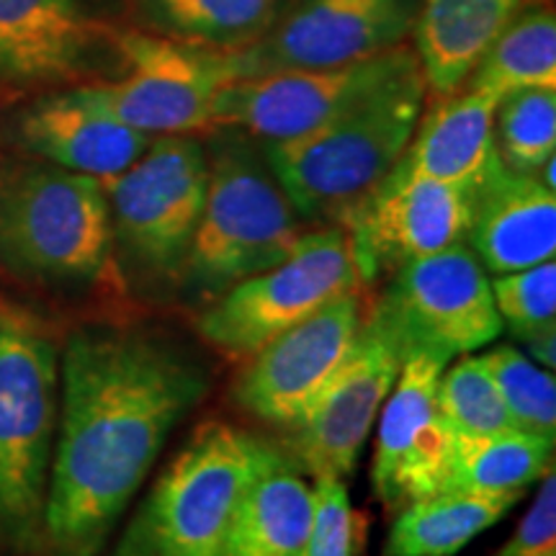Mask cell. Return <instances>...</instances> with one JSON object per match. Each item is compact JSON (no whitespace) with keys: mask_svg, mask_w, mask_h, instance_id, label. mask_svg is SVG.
I'll return each mask as SVG.
<instances>
[{"mask_svg":"<svg viewBox=\"0 0 556 556\" xmlns=\"http://www.w3.org/2000/svg\"><path fill=\"white\" fill-rule=\"evenodd\" d=\"M206 150L208 184L178 294L201 309L289 255L307 229L253 137L232 127Z\"/></svg>","mask_w":556,"mask_h":556,"instance_id":"3957f363","label":"cell"},{"mask_svg":"<svg viewBox=\"0 0 556 556\" xmlns=\"http://www.w3.org/2000/svg\"><path fill=\"white\" fill-rule=\"evenodd\" d=\"M361 287L345 229H307L289 255L208 302L199 315V336L214 351L248 358L332 299Z\"/></svg>","mask_w":556,"mask_h":556,"instance_id":"9c48e42d","label":"cell"},{"mask_svg":"<svg viewBox=\"0 0 556 556\" xmlns=\"http://www.w3.org/2000/svg\"><path fill=\"white\" fill-rule=\"evenodd\" d=\"M206 184V148L191 135L155 137L127 170L103 184L111 255L131 289L178 296Z\"/></svg>","mask_w":556,"mask_h":556,"instance_id":"277c9868","label":"cell"},{"mask_svg":"<svg viewBox=\"0 0 556 556\" xmlns=\"http://www.w3.org/2000/svg\"><path fill=\"white\" fill-rule=\"evenodd\" d=\"M475 197L397 163L343 225L361 283L389 278L407 263L462 245L469 238Z\"/></svg>","mask_w":556,"mask_h":556,"instance_id":"4fadbf2b","label":"cell"},{"mask_svg":"<svg viewBox=\"0 0 556 556\" xmlns=\"http://www.w3.org/2000/svg\"><path fill=\"white\" fill-rule=\"evenodd\" d=\"M116 45L129 73L114 83L75 88L80 101L150 137L214 127L217 93L235 80L229 50L142 31L122 34Z\"/></svg>","mask_w":556,"mask_h":556,"instance_id":"30bf717a","label":"cell"},{"mask_svg":"<svg viewBox=\"0 0 556 556\" xmlns=\"http://www.w3.org/2000/svg\"><path fill=\"white\" fill-rule=\"evenodd\" d=\"M413 26V0H299L261 39L229 50V65L235 80L351 65L400 47Z\"/></svg>","mask_w":556,"mask_h":556,"instance_id":"8fae6325","label":"cell"},{"mask_svg":"<svg viewBox=\"0 0 556 556\" xmlns=\"http://www.w3.org/2000/svg\"><path fill=\"white\" fill-rule=\"evenodd\" d=\"M96 26L80 0H0V80H58L80 73Z\"/></svg>","mask_w":556,"mask_h":556,"instance_id":"ffe728a7","label":"cell"},{"mask_svg":"<svg viewBox=\"0 0 556 556\" xmlns=\"http://www.w3.org/2000/svg\"><path fill=\"white\" fill-rule=\"evenodd\" d=\"M469 88L505 99L523 88H556V18L544 0L518 5L469 73Z\"/></svg>","mask_w":556,"mask_h":556,"instance_id":"cb8c5ba5","label":"cell"},{"mask_svg":"<svg viewBox=\"0 0 556 556\" xmlns=\"http://www.w3.org/2000/svg\"><path fill=\"white\" fill-rule=\"evenodd\" d=\"M497 99L482 90L441 96L420 116L400 165L415 176H426L477 197L500 165L492 119Z\"/></svg>","mask_w":556,"mask_h":556,"instance_id":"d6986e66","label":"cell"},{"mask_svg":"<svg viewBox=\"0 0 556 556\" xmlns=\"http://www.w3.org/2000/svg\"><path fill=\"white\" fill-rule=\"evenodd\" d=\"M364 323L402 364L415 353L469 356L503 332L490 274L467 242L394 270Z\"/></svg>","mask_w":556,"mask_h":556,"instance_id":"ba28073f","label":"cell"},{"mask_svg":"<svg viewBox=\"0 0 556 556\" xmlns=\"http://www.w3.org/2000/svg\"><path fill=\"white\" fill-rule=\"evenodd\" d=\"M358 294L332 299L248 356L235 402L270 426H296L364 330L366 309Z\"/></svg>","mask_w":556,"mask_h":556,"instance_id":"5bb4252c","label":"cell"},{"mask_svg":"<svg viewBox=\"0 0 556 556\" xmlns=\"http://www.w3.org/2000/svg\"><path fill=\"white\" fill-rule=\"evenodd\" d=\"M263 446L229 422L199 426L160 471L114 556H222Z\"/></svg>","mask_w":556,"mask_h":556,"instance_id":"8992f818","label":"cell"},{"mask_svg":"<svg viewBox=\"0 0 556 556\" xmlns=\"http://www.w3.org/2000/svg\"><path fill=\"white\" fill-rule=\"evenodd\" d=\"M315 516V486L274 446L242 492L222 556H299Z\"/></svg>","mask_w":556,"mask_h":556,"instance_id":"44dd1931","label":"cell"},{"mask_svg":"<svg viewBox=\"0 0 556 556\" xmlns=\"http://www.w3.org/2000/svg\"><path fill=\"white\" fill-rule=\"evenodd\" d=\"M58 407V348L21 319H0V546L11 552L41 546Z\"/></svg>","mask_w":556,"mask_h":556,"instance_id":"52a82bcc","label":"cell"},{"mask_svg":"<svg viewBox=\"0 0 556 556\" xmlns=\"http://www.w3.org/2000/svg\"><path fill=\"white\" fill-rule=\"evenodd\" d=\"M400 368L402 358L364 323L336 377L291 426L296 458L312 477L345 482L356 471Z\"/></svg>","mask_w":556,"mask_h":556,"instance_id":"2e32d148","label":"cell"},{"mask_svg":"<svg viewBox=\"0 0 556 556\" xmlns=\"http://www.w3.org/2000/svg\"><path fill=\"white\" fill-rule=\"evenodd\" d=\"M492 556H556V477L554 471L541 479L531 507L513 536Z\"/></svg>","mask_w":556,"mask_h":556,"instance_id":"1f68e13d","label":"cell"},{"mask_svg":"<svg viewBox=\"0 0 556 556\" xmlns=\"http://www.w3.org/2000/svg\"><path fill=\"white\" fill-rule=\"evenodd\" d=\"M415 62L413 47L400 45L351 65L232 80L214 101V127L240 129L266 144L287 142L330 122Z\"/></svg>","mask_w":556,"mask_h":556,"instance_id":"7c38bea8","label":"cell"},{"mask_svg":"<svg viewBox=\"0 0 556 556\" xmlns=\"http://www.w3.org/2000/svg\"><path fill=\"white\" fill-rule=\"evenodd\" d=\"M208 374L186 345L148 328L93 325L60 353L58 433L41 548L99 556Z\"/></svg>","mask_w":556,"mask_h":556,"instance_id":"6da1fadb","label":"cell"},{"mask_svg":"<svg viewBox=\"0 0 556 556\" xmlns=\"http://www.w3.org/2000/svg\"><path fill=\"white\" fill-rule=\"evenodd\" d=\"M523 495L441 490L400 507L384 544V556H454L479 533L497 526Z\"/></svg>","mask_w":556,"mask_h":556,"instance_id":"603a6c76","label":"cell"},{"mask_svg":"<svg viewBox=\"0 0 556 556\" xmlns=\"http://www.w3.org/2000/svg\"><path fill=\"white\" fill-rule=\"evenodd\" d=\"M448 361L415 353L379 413L371 486L389 510L446 490L454 438L438 405V381Z\"/></svg>","mask_w":556,"mask_h":556,"instance_id":"9a60e30c","label":"cell"},{"mask_svg":"<svg viewBox=\"0 0 556 556\" xmlns=\"http://www.w3.org/2000/svg\"><path fill=\"white\" fill-rule=\"evenodd\" d=\"M548 471H554V443L544 438L516 428L484 435L456 433L446 490L526 495Z\"/></svg>","mask_w":556,"mask_h":556,"instance_id":"d4e9b609","label":"cell"},{"mask_svg":"<svg viewBox=\"0 0 556 556\" xmlns=\"http://www.w3.org/2000/svg\"><path fill=\"white\" fill-rule=\"evenodd\" d=\"M315 516L307 544L299 556H356L364 518L353 510L340 479H315Z\"/></svg>","mask_w":556,"mask_h":556,"instance_id":"4dcf8cb0","label":"cell"},{"mask_svg":"<svg viewBox=\"0 0 556 556\" xmlns=\"http://www.w3.org/2000/svg\"><path fill=\"white\" fill-rule=\"evenodd\" d=\"M492 139L507 170L536 176L556 155V88H523L500 99Z\"/></svg>","mask_w":556,"mask_h":556,"instance_id":"4316f807","label":"cell"},{"mask_svg":"<svg viewBox=\"0 0 556 556\" xmlns=\"http://www.w3.org/2000/svg\"><path fill=\"white\" fill-rule=\"evenodd\" d=\"M467 245L492 276L556 258V191L505 165L477 191Z\"/></svg>","mask_w":556,"mask_h":556,"instance_id":"e0dca14e","label":"cell"},{"mask_svg":"<svg viewBox=\"0 0 556 556\" xmlns=\"http://www.w3.org/2000/svg\"><path fill=\"white\" fill-rule=\"evenodd\" d=\"M520 3L523 0H422L415 16V54L426 86L438 99L462 88Z\"/></svg>","mask_w":556,"mask_h":556,"instance_id":"7402d4cb","label":"cell"},{"mask_svg":"<svg viewBox=\"0 0 556 556\" xmlns=\"http://www.w3.org/2000/svg\"><path fill=\"white\" fill-rule=\"evenodd\" d=\"M438 405L454 433L484 435L513 428L482 356H464L443 368Z\"/></svg>","mask_w":556,"mask_h":556,"instance_id":"f1b7e54d","label":"cell"},{"mask_svg":"<svg viewBox=\"0 0 556 556\" xmlns=\"http://www.w3.org/2000/svg\"><path fill=\"white\" fill-rule=\"evenodd\" d=\"M484 366L495 381L510 426L523 433L556 441V379L510 343L484 351Z\"/></svg>","mask_w":556,"mask_h":556,"instance_id":"83f0119b","label":"cell"},{"mask_svg":"<svg viewBox=\"0 0 556 556\" xmlns=\"http://www.w3.org/2000/svg\"><path fill=\"white\" fill-rule=\"evenodd\" d=\"M16 135L21 144L45 163L99 178L101 184L127 170L155 139L88 106L73 90L26 109L16 124Z\"/></svg>","mask_w":556,"mask_h":556,"instance_id":"ac0fdd59","label":"cell"},{"mask_svg":"<svg viewBox=\"0 0 556 556\" xmlns=\"http://www.w3.org/2000/svg\"><path fill=\"white\" fill-rule=\"evenodd\" d=\"M0 263L50 289H83L114 266L111 214L99 178L52 163L0 176Z\"/></svg>","mask_w":556,"mask_h":556,"instance_id":"5b68a950","label":"cell"},{"mask_svg":"<svg viewBox=\"0 0 556 556\" xmlns=\"http://www.w3.org/2000/svg\"><path fill=\"white\" fill-rule=\"evenodd\" d=\"M426 93L417 60L307 135L263 144L299 217L343 225L397 168L422 116Z\"/></svg>","mask_w":556,"mask_h":556,"instance_id":"7a4b0ae2","label":"cell"},{"mask_svg":"<svg viewBox=\"0 0 556 556\" xmlns=\"http://www.w3.org/2000/svg\"><path fill=\"white\" fill-rule=\"evenodd\" d=\"M490 287L503 328L507 325L510 336L520 343L541 336V332L556 330L554 261L513 270V274L490 276Z\"/></svg>","mask_w":556,"mask_h":556,"instance_id":"f546056e","label":"cell"},{"mask_svg":"<svg viewBox=\"0 0 556 556\" xmlns=\"http://www.w3.org/2000/svg\"><path fill=\"white\" fill-rule=\"evenodd\" d=\"M160 37L208 50H240L261 39L281 11V0H137Z\"/></svg>","mask_w":556,"mask_h":556,"instance_id":"484cf974","label":"cell"}]
</instances>
